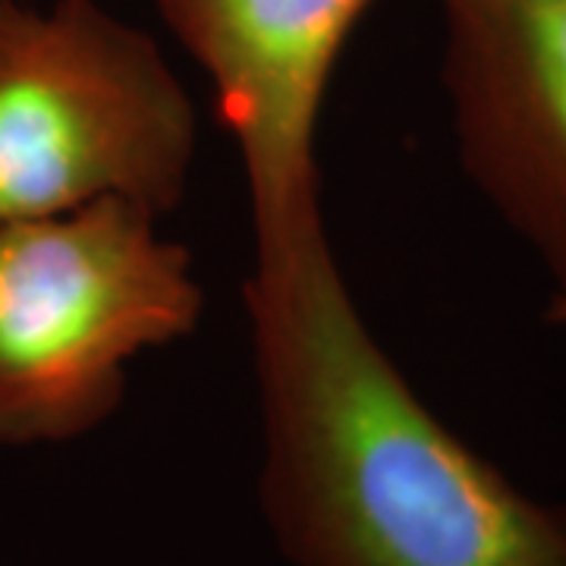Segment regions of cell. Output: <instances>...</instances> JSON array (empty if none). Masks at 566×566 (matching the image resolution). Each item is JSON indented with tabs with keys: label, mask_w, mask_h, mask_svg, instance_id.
Instances as JSON below:
<instances>
[{
	"label": "cell",
	"mask_w": 566,
	"mask_h": 566,
	"mask_svg": "<svg viewBox=\"0 0 566 566\" xmlns=\"http://www.w3.org/2000/svg\"><path fill=\"white\" fill-rule=\"evenodd\" d=\"M196 104L158 44L95 0H0V223L102 199L174 211Z\"/></svg>",
	"instance_id": "cell-3"
},
{
	"label": "cell",
	"mask_w": 566,
	"mask_h": 566,
	"mask_svg": "<svg viewBox=\"0 0 566 566\" xmlns=\"http://www.w3.org/2000/svg\"><path fill=\"white\" fill-rule=\"evenodd\" d=\"M167 25L214 82L240 148L255 262L324 237L315 136L349 32L375 0H158Z\"/></svg>",
	"instance_id": "cell-4"
},
{
	"label": "cell",
	"mask_w": 566,
	"mask_h": 566,
	"mask_svg": "<svg viewBox=\"0 0 566 566\" xmlns=\"http://www.w3.org/2000/svg\"><path fill=\"white\" fill-rule=\"evenodd\" d=\"M192 255L158 214L102 199L0 223V444L85 438L126 394V365L202 318Z\"/></svg>",
	"instance_id": "cell-2"
},
{
	"label": "cell",
	"mask_w": 566,
	"mask_h": 566,
	"mask_svg": "<svg viewBox=\"0 0 566 566\" xmlns=\"http://www.w3.org/2000/svg\"><path fill=\"white\" fill-rule=\"evenodd\" d=\"M444 88L472 186L547 274L566 331V0H441Z\"/></svg>",
	"instance_id": "cell-5"
},
{
	"label": "cell",
	"mask_w": 566,
	"mask_h": 566,
	"mask_svg": "<svg viewBox=\"0 0 566 566\" xmlns=\"http://www.w3.org/2000/svg\"><path fill=\"white\" fill-rule=\"evenodd\" d=\"M259 504L290 566H566V510L516 485L375 340L327 237L255 262Z\"/></svg>",
	"instance_id": "cell-1"
}]
</instances>
